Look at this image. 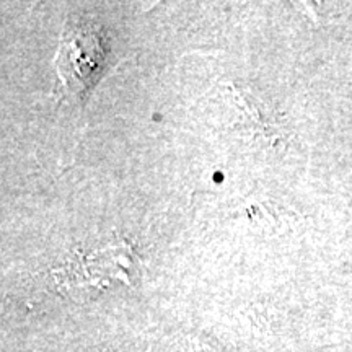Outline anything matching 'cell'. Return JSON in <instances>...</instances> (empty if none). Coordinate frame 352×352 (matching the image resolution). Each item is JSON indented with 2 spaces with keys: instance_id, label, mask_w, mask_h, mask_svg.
Listing matches in <instances>:
<instances>
[{
  "instance_id": "obj_1",
  "label": "cell",
  "mask_w": 352,
  "mask_h": 352,
  "mask_svg": "<svg viewBox=\"0 0 352 352\" xmlns=\"http://www.w3.org/2000/svg\"><path fill=\"white\" fill-rule=\"evenodd\" d=\"M94 39L85 34H67L60 44V51L57 54V69H59L60 78L74 94H82L88 87V82L95 76L96 59H87V57H96Z\"/></svg>"
}]
</instances>
